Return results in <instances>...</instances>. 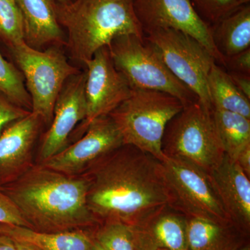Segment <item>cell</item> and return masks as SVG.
<instances>
[{"mask_svg": "<svg viewBox=\"0 0 250 250\" xmlns=\"http://www.w3.org/2000/svg\"><path fill=\"white\" fill-rule=\"evenodd\" d=\"M84 175L87 205L99 225L119 222L131 227L171 205L161 161L123 145L95 163Z\"/></svg>", "mask_w": 250, "mask_h": 250, "instance_id": "cell-1", "label": "cell"}, {"mask_svg": "<svg viewBox=\"0 0 250 250\" xmlns=\"http://www.w3.org/2000/svg\"><path fill=\"white\" fill-rule=\"evenodd\" d=\"M88 181L45 166L31 167L2 191L32 229L59 232L98 226L87 205Z\"/></svg>", "mask_w": 250, "mask_h": 250, "instance_id": "cell-2", "label": "cell"}, {"mask_svg": "<svg viewBox=\"0 0 250 250\" xmlns=\"http://www.w3.org/2000/svg\"><path fill=\"white\" fill-rule=\"evenodd\" d=\"M54 9L66 34L69 57L83 65L117 36H145L133 0H55Z\"/></svg>", "mask_w": 250, "mask_h": 250, "instance_id": "cell-3", "label": "cell"}, {"mask_svg": "<svg viewBox=\"0 0 250 250\" xmlns=\"http://www.w3.org/2000/svg\"><path fill=\"white\" fill-rule=\"evenodd\" d=\"M178 99L154 90L133 88L125 100L108 116L121 133L123 143L139 148L161 161L166 126L184 108Z\"/></svg>", "mask_w": 250, "mask_h": 250, "instance_id": "cell-4", "label": "cell"}, {"mask_svg": "<svg viewBox=\"0 0 250 250\" xmlns=\"http://www.w3.org/2000/svg\"><path fill=\"white\" fill-rule=\"evenodd\" d=\"M161 149L164 156L189 163L208 174L225 156L212 111L199 100L184 106L167 123Z\"/></svg>", "mask_w": 250, "mask_h": 250, "instance_id": "cell-5", "label": "cell"}, {"mask_svg": "<svg viewBox=\"0 0 250 250\" xmlns=\"http://www.w3.org/2000/svg\"><path fill=\"white\" fill-rule=\"evenodd\" d=\"M144 37L134 34L117 36L107 45L115 67L131 88L169 94L184 106L199 100L176 78Z\"/></svg>", "mask_w": 250, "mask_h": 250, "instance_id": "cell-6", "label": "cell"}, {"mask_svg": "<svg viewBox=\"0 0 250 250\" xmlns=\"http://www.w3.org/2000/svg\"><path fill=\"white\" fill-rule=\"evenodd\" d=\"M8 49L24 77L31 112L39 115L42 123L50 125L64 83L81 70L68 62L62 47L52 46L39 50L24 42Z\"/></svg>", "mask_w": 250, "mask_h": 250, "instance_id": "cell-7", "label": "cell"}, {"mask_svg": "<svg viewBox=\"0 0 250 250\" xmlns=\"http://www.w3.org/2000/svg\"><path fill=\"white\" fill-rule=\"evenodd\" d=\"M170 71L187 85L205 108L213 111L208 90V77L216 62L205 46L188 34L172 29L145 34Z\"/></svg>", "mask_w": 250, "mask_h": 250, "instance_id": "cell-8", "label": "cell"}, {"mask_svg": "<svg viewBox=\"0 0 250 250\" xmlns=\"http://www.w3.org/2000/svg\"><path fill=\"white\" fill-rule=\"evenodd\" d=\"M161 164L172 200L170 207L187 218L233 224L224 209L208 174L189 163L167 156Z\"/></svg>", "mask_w": 250, "mask_h": 250, "instance_id": "cell-9", "label": "cell"}, {"mask_svg": "<svg viewBox=\"0 0 250 250\" xmlns=\"http://www.w3.org/2000/svg\"><path fill=\"white\" fill-rule=\"evenodd\" d=\"M133 7L144 34L160 29L182 31L205 46L223 66L224 59L215 47L210 26L198 16L189 0H133Z\"/></svg>", "mask_w": 250, "mask_h": 250, "instance_id": "cell-10", "label": "cell"}, {"mask_svg": "<svg viewBox=\"0 0 250 250\" xmlns=\"http://www.w3.org/2000/svg\"><path fill=\"white\" fill-rule=\"evenodd\" d=\"M84 65L87 113L78 129V132L82 134L94 121L108 116L129 98L133 89L123 74L115 67L107 46L97 51Z\"/></svg>", "mask_w": 250, "mask_h": 250, "instance_id": "cell-11", "label": "cell"}, {"mask_svg": "<svg viewBox=\"0 0 250 250\" xmlns=\"http://www.w3.org/2000/svg\"><path fill=\"white\" fill-rule=\"evenodd\" d=\"M124 145L119 130L109 116L100 117L85 130L82 137L42 165L67 175L84 174L92 166Z\"/></svg>", "mask_w": 250, "mask_h": 250, "instance_id": "cell-12", "label": "cell"}, {"mask_svg": "<svg viewBox=\"0 0 250 250\" xmlns=\"http://www.w3.org/2000/svg\"><path fill=\"white\" fill-rule=\"evenodd\" d=\"M85 80V69L64 83L54 105L50 126L42 139L39 154L42 163L66 147L72 131L84 121L87 113Z\"/></svg>", "mask_w": 250, "mask_h": 250, "instance_id": "cell-13", "label": "cell"}, {"mask_svg": "<svg viewBox=\"0 0 250 250\" xmlns=\"http://www.w3.org/2000/svg\"><path fill=\"white\" fill-rule=\"evenodd\" d=\"M42 121L27 116L9 125L0 134V182L11 183L31 167V153Z\"/></svg>", "mask_w": 250, "mask_h": 250, "instance_id": "cell-14", "label": "cell"}, {"mask_svg": "<svg viewBox=\"0 0 250 250\" xmlns=\"http://www.w3.org/2000/svg\"><path fill=\"white\" fill-rule=\"evenodd\" d=\"M219 200L231 222L249 236L250 230V180L236 161L225 154L209 174Z\"/></svg>", "mask_w": 250, "mask_h": 250, "instance_id": "cell-15", "label": "cell"}, {"mask_svg": "<svg viewBox=\"0 0 250 250\" xmlns=\"http://www.w3.org/2000/svg\"><path fill=\"white\" fill-rule=\"evenodd\" d=\"M187 218L170 206L163 207L147 218L129 227L135 250H184Z\"/></svg>", "mask_w": 250, "mask_h": 250, "instance_id": "cell-16", "label": "cell"}, {"mask_svg": "<svg viewBox=\"0 0 250 250\" xmlns=\"http://www.w3.org/2000/svg\"><path fill=\"white\" fill-rule=\"evenodd\" d=\"M22 14L24 42L42 50L66 45V34L59 24L54 9L55 0H15Z\"/></svg>", "mask_w": 250, "mask_h": 250, "instance_id": "cell-17", "label": "cell"}, {"mask_svg": "<svg viewBox=\"0 0 250 250\" xmlns=\"http://www.w3.org/2000/svg\"><path fill=\"white\" fill-rule=\"evenodd\" d=\"M248 235L234 224H220L205 219L187 218L188 250H238L248 244Z\"/></svg>", "mask_w": 250, "mask_h": 250, "instance_id": "cell-18", "label": "cell"}, {"mask_svg": "<svg viewBox=\"0 0 250 250\" xmlns=\"http://www.w3.org/2000/svg\"><path fill=\"white\" fill-rule=\"evenodd\" d=\"M0 233L39 250H90L93 242V236L83 229L42 232L23 227L0 225Z\"/></svg>", "mask_w": 250, "mask_h": 250, "instance_id": "cell-19", "label": "cell"}, {"mask_svg": "<svg viewBox=\"0 0 250 250\" xmlns=\"http://www.w3.org/2000/svg\"><path fill=\"white\" fill-rule=\"evenodd\" d=\"M212 39L223 59L250 48V4L241 5L210 26Z\"/></svg>", "mask_w": 250, "mask_h": 250, "instance_id": "cell-20", "label": "cell"}, {"mask_svg": "<svg viewBox=\"0 0 250 250\" xmlns=\"http://www.w3.org/2000/svg\"><path fill=\"white\" fill-rule=\"evenodd\" d=\"M213 108L238 113L250 119V100L237 88L228 72L215 62L208 77Z\"/></svg>", "mask_w": 250, "mask_h": 250, "instance_id": "cell-21", "label": "cell"}, {"mask_svg": "<svg viewBox=\"0 0 250 250\" xmlns=\"http://www.w3.org/2000/svg\"><path fill=\"white\" fill-rule=\"evenodd\" d=\"M212 116L225 154L236 161L240 152L250 146V119L215 108H213Z\"/></svg>", "mask_w": 250, "mask_h": 250, "instance_id": "cell-22", "label": "cell"}, {"mask_svg": "<svg viewBox=\"0 0 250 250\" xmlns=\"http://www.w3.org/2000/svg\"><path fill=\"white\" fill-rule=\"evenodd\" d=\"M0 93L9 101L31 111L30 95L26 88L22 72L12 62L4 59L0 52Z\"/></svg>", "mask_w": 250, "mask_h": 250, "instance_id": "cell-23", "label": "cell"}, {"mask_svg": "<svg viewBox=\"0 0 250 250\" xmlns=\"http://www.w3.org/2000/svg\"><path fill=\"white\" fill-rule=\"evenodd\" d=\"M0 41L7 47L24 42L22 14L16 1L0 0Z\"/></svg>", "mask_w": 250, "mask_h": 250, "instance_id": "cell-24", "label": "cell"}, {"mask_svg": "<svg viewBox=\"0 0 250 250\" xmlns=\"http://www.w3.org/2000/svg\"><path fill=\"white\" fill-rule=\"evenodd\" d=\"M94 239L106 250H135L129 226L119 222L100 224Z\"/></svg>", "mask_w": 250, "mask_h": 250, "instance_id": "cell-25", "label": "cell"}, {"mask_svg": "<svg viewBox=\"0 0 250 250\" xmlns=\"http://www.w3.org/2000/svg\"><path fill=\"white\" fill-rule=\"evenodd\" d=\"M198 16L211 26L238 9L237 0H189Z\"/></svg>", "mask_w": 250, "mask_h": 250, "instance_id": "cell-26", "label": "cell"}, {"mask_svg": "<svg viewBox=\"0 0 250 250\" xmlns=\"http://www.w3.org/2000/svg\"><path fill=\"white\" fill-rule=\"evenodd\" d=\"M0 225H14L30 228L31 226L14 202L0 190Z\"/></svg>", "mask_w": 250, "mask_h": 250, "instance_id": "cell-27", "label": "cell"}, {"mask_svg": "<svg viewBox=\"0 0 250 250\" xmlns=\"http://www.w3.org/2000/svg\"><path fill=\"white\" fill-rule=\"evenodd\" d=\"M30 112L14 104L0 93V134L11 123L27 116Z\"/></svg>", "mask_w": 250, "mask_h": 250, "instance_id": "cell-28", "label": "cell"}, {"mask_svg": "<svg viewBox=\"0 0 250 250\" xmlns=\"http://www.w3.org/2000/svg\"><path fill=\"white\" fill-rule=\"evenodd\" d=\"M224 67L228 72L250 75V48L224 59Z\"/></svg>", "mask_w": 250, "mask_h": 250, "instance_id": "cell-29", "label": "cell"}, {"mask_svg": "<svg viewBox=\"0 0 250 250\" xmlns=\"http://www.w3.org/2000/svg\"><path fill=\"white\" fill-rule=\"evenodd\" d=\"M228 72V71H227ZM237 88L250 100V75L239 72H228Z\"/></svg>", "mask_w": 250, "mask_h": 250, "instance_id": "cell-30", "label": "cell"}, {"mask_svg": "<svg viewBox=\"0 0 250 250\" xmlns=\"http://www.w3.org/2000/svg\"><path fill=\"white\" fill-rule=\"evenodd\" d=\"M235 161L243 172L250 178V146H247L240 152Z\"/></svg>", "mask_w": 250, "mask_h": 250, "instance_id": "cell-31", "label": "cell"}, {"mask_svg": "<svg viewBox=\"0 0 250 250\" xmlns=\"http://www.w3.org/2000/svg\"><path fill=\"white\" fill-rule=\"evenodd\" d=\"M0 250H16L14 240L4 233H0Z\"/></svg>", "mask_w": 250, "mask_h": 250, "instance_id": "cell-32", "label": "cell"}, {"mask_svg": "<svg viewBox=\"0 0 250 250\" xmlns=\"http://www.w3.org/2000/svg\"><path fill=\"white\" fill-rule=\"evenodd\" d=\"M14 241L15 245H16V250H39L37 248H34V246L27 244V243L15 241V240Z\"/></svg>", "mask_w": 250, "mask_h": 250, "instance_id": "cell-33", "label": "cell"}, {"mask_svg": "<svg viewBox=\"0 0 250 250\" xmlns=\"http://www.w3.org/2000/svg\"><path fill=\"white\" fill-rule=\"evenodd\" d=\"M106 250L103 248L98 241H95L93 238V245H92L91 250Z\"/></svg>", "mask_w": 250, "mask_h": 250, "instance_id": "cell-34", "label": "cell"}, {"mask_svg": "<svg viewBox=\"0 0 250 250\" xmlns=\"http://www.w3.org/2000/svg\"><path fill=\"white\" fill-rule=\"evenodd\" d=\"M237 1L241 5L250 4V0H237Z\"/></svg>", "mask_w": 250, "mask_h": 250, "instance_id": "cell-35", "label": "cell"}, {"mask_svg": "<svg viewBox=\"0 0 250 250\" xmlns=\"http://www.w3.org/2000/svg\"><path fill=\"white\" fill-rule=\"evenodd\" d=\"M238 250H250L249 243H248V244L245 245L244 246L242 247L241 248H240V249Z\"/></svg>", "mask_w": 250, "mask_h": 250, "instance_id": "cell-36", "label": "cell"}, {"mask_svg": "<svg viewBox=\"0 0 250 250\" xmlns=\"http://www.w3.org/2000/svg\"><path fill=\"white\" fill-rule=\"evenodd\" d=\"M56 1H58L59 3H62V4H65V3L70 2V1H71L72 0H56Z\"/></svg>", "mask_w": 250, "mask_h": 250, "instance_id": "cell-37", "label": "cell"}, {"mask_svg": "<svg viewBox=\"0 0 250 250\" xmlns=\"http://www.w3.org/2000/svg\"></svg>", "mask_w": 250, "mask_h": 250, "instance_id": "cell-38", "label": "cell"}, {"mask_svg": "<svg viewBox=\"0 0 250 250\" xmlns=\"http://www.w3.org/2000/svg\"><path fill=\"white\" fill-rule=\"evenodd\" d=\"M9 1H16L15 0H9Z\"/></svg>", "mask_w": 250, "mask_h": 250, "instance_id": "cell-39", "label": "cell"}]
</instances>
